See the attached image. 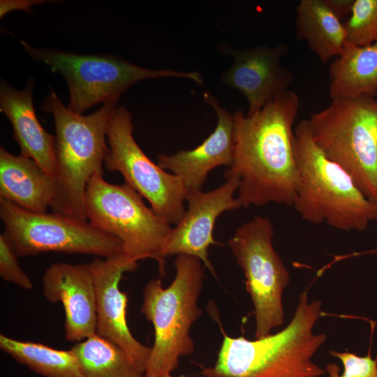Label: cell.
Wrapping results in <instances>:
<instances>
[{
	"label": "cell",
	"mask_w": 377,
	"mask_h": 377,
	"mask_svg": "<svg viewBox=\"0 0 377 377\" xmlns=\"http://www.w3.org/2000/svg\"><path fill=\"white\" fill-rule=\"evenodd\" d=\"M299 106L297 94L288 89L253 115L233 113L234 156L225 177L237 179L242 207L293 206L298 182L293 124Z\"/></svg>",
	"instance_id": "obj_1"
},
{
	"label": "cell",
	"mask_w": 377,
	"mask_h": 377,
	"mask_svg": "<svg viewBox=\"0 0 377 377\" xmlns=\"http://www.w3.org/2000/svg\"><path fill=\"white\" fill-rule=\"evenodd\" d=\"M117 101H108L95 112L82 115L64 106L50 89L42 110L52 114L55 124L56 191L50 207L53 213L87 221L85 191L96 174H103L108 150L106 131Z\"/></svg>",
	"instance_id": "obj_2"
},
{
	"label": "cell",
	"mask_w": 377,
	"mask_h": 377,
	"mask_svg": "<svg viewBox=\"0 0 377 377\" xmlns=\"http://www.w3.org/2000/svg\"><path fill=\"white\" fill-rule=\"evenodd\" d=\"M298 182L293 207L311 223L343 231H364L377 220V203L367 198L351 177L329 160L312 139L307 120L294 129Z\"/></svg>",
	"instance_id": "obj_3"
},
{
	"label": "cell",
	"mask_w": 377,
	"mask_h": 377,
	"mask_svg": "<svg viewBox=\"0 0 377 377\" xmlns=\"http://www.w3.org/2000/svg\"><path fill=\"white\" fill-rule=\"evenodd\" d=\"M174 265L175 276L167 288L158 279L149 281L143 290L140 311L154 331L144 377L171 374L178 368L179 358L194 350L190 330L202 314L197 302L203 269L198 258L184 254L177 256Z\"/></svg>",
	"instance_id": "obj_4"
},
{
	"label": "cell",
	"mask_w": 377,
	"mask_h": 377,
	"mask_svg": "<svg viewBox=\"0 0 377 377\" xmlns=\"http://www.w3.org/2000/svg\"><path fill=\"white\" fill-rule=\"evenodd\" d=\"M307 122L325 156L377 203V99L367 95L336 97L327 108L311 114Z\"/></svg>",
	"instance_id": "obj_5"
},
{
	"label": "cell",
	"mask_w": 377,
	"mask_h": 377,
	"mask_svg": "<svg viewBox=\"0 0 377 377\" xmlns=\"http://www.w3.org/2000/svg\"><path fill=\"white\" fill-rule=\"evenodd\" d=\"M87 221L94 228L119 239L124 254L138 262L155 260L161 276L165 274L162 249L172 229L142 197L126 184H112L101 174L89 182L84 197Z\"/></svg>",
	"instance_id": "obj_6"
},
{
	"label": "cell",
	"mask_w": 377,
	"mask_h": 377,
	"mask_svg": "<svg viewBox=\"0 0 377 377\" xmlns=\"http://www.w3.org/2000/svg\"><path fill=\"white\" fill-rule=\"evenodd\" d=\"M25 52L48 66L65 79L70 96L68 108L81 114L92 105L119 100L120 95L138 82L150 78L181 77L203 83L196 71L151 70L110 55H83L59 50L36 48L21 40Z\"/></svg>",
	"instance_id": "obj_7"
},
{
	"label": "cell",
	"mask_w": 377,
	"mask_h": 377,
	"mask_svg": "<svg viewBox=\"0 0 377 377\" xmlns=\"http://www.w3.org/2000/svg\"><path fill=\"white\" fill-rule=\"evenodd\" d=\"M270 220L255 215L238 227L228 245L243 270L245 286L254 308L255 339L266 337L285 320L282 303L289 272L275 251Z\"/></svg>",
	"instance_id": "obj_8"
},
{
	"label": "cell",
	"mask_w": 377,
	"mask_h": 377,
	"mask_svg": "<svg viewBox=\"0 0 377 377\" xmlns=\"http://www.w3.org/2000/svg\"><path fill=\"white\" fill-rule=\"evenodd\" d=\"M2 233L18 257L46 252L110 258L124 253L121 242L91 226L55 213H35L0 199Z\"/></svg>",
	"instance_id": "obj_9"
},
{
	"label": "cell",
	"mask_w": 377,
	"mask_h": 377,
	"mask_svg": "<svg viewBox=\"0 0 377 377\" xmlns=\"http://www.w3.org/2000/svg\"><path fill=\"white\" fill-rule=\"evenodd\" d=\"M133 131L131 113L124 106L114 108L106 131L108 150L103 165L109 171L119 172L125 184L147 199L156 214L170 225H177L186 212L184 184L146 156Z\"/></svg>",
	"instance_id": "obj_10"
},
{
	"label": "cell",
	"mask_w": 377,
	"mask_h": 377,
	"mask_svg": "<svg viewBox=\"0 0 377 377\" xmlns=\"http://www.w3.org/2000/svg\"><path fill=\"white\" fill-rule=\"evenodd\" d=\"M87 265L96 291V334L119 346L145 374L151 348L131 334L126 318L127 295L119 288L123 274L136 269L138 263L122 253L98 257Z\"/></svg>",
	"instance_id": "obj_11"
},
{
	"label": "cell",
	"mask_w": 377,
	"mask_h": 377,
	"mask_svg": "<svg viewBox=\"0 0 377 377\" xmlns=\"http://www.w3.org/2000/svg\"><path fill=\"white\" fill-rule=\"evenodd\" d=\"M237 188V179L229 177L212 191L186 193L188 209L182 220L172 228L162 249V258L165 260L168 256L180 254L195 257L215 276L208 249L219 244L213 237L217 218L224 212L242 207L237 197H234Z\"/></svg>",
	"instance_id": "obj_12"
},
{
	"label": "cell",
	"mask_w": 377,
	"mask_h": 377,
	"mask_svg": "<svg viewBox=\"0 0 377 377\" xmlns=\"http://www.w3.org/2000/svg\"><path fill=\"white\" fill-rule=\"evenodd\" d=\"M220 52L231 55L232 65L221 75L222 82L236 89L247 99L251 116L268 102L288 90L294 75L282 64L283 57L289 52L284 44L257 46L235 50L221 45Z\"/></svg>",
	"instance_id": "obj_13"
},
{
	"label": "cell",
	"mask_w": 377,
	"mask_h": 377,
	"mask_svg": "<svg viewBox=\"0 0 377 377\" xmlns=\"http://www.w3.org/2000/svg\"><path fill=\"white\" fill-rule=\"evenodd\" d=\"M322 302L309 300L304 290L293 316L287 325L288 334L276 352L256 369L242 377H321L325 368L313 358L327 340L314 327L323 316Z\"/></svg>",
	"instance_id": "obj_14"
},
{
	"label": "cell",
	"mask_w": 377,
	"mask_h": 377,
	"mask_svg": "<svg viewBox=\"0 0 377 377\" xmlns=\"http://www.w3.org/2000/svg\"><path fill=\"white\" fill-rule=\"evenodd\" d=\"M42 291L48 302L61 303L67 341L78 343L96 333V291L87 264H52L43 276Z\"/></svg>",
	"instance_id": "obj_15"
},
{
	"label": "cell",
	"mask_w": 377,
	"mask_h": 377,
	"mask_svg": "<svg viewBox=\"0 0 377 377\" xmlns=\"http://www.w3.org/2000/svg\"><path fill=\"white\" fill-rule=\"evenodd\" d=\"M203 99L217 115L214 131L193 149L180 150L171 155L161 154L157 157V164L162 169L182 179L186 193L202 190L212 170L222 165L230 167L233 161V114L221 107L209 93H204Z\"/></svg>",
	"instance_id": "obj_16"
},
{
	"label": "cell",
	"mask_w": 377,
	"mask_h": 377,
	"mask_svg": "<svg viewBox=\"0 0 377 377\" xmlns=\"http://www.w3.org/2000/svg\"><path fill=\"white\" fill-rule=\"evenodd\" d=\"M33 81L24 89L17 90L6 81L0 84V111L10 121L13 137L20 154L34 160L54 178L55 169V136L40 124L35 112Z\"/></svg>",
	"instance_id": "obj_17"
},
{
	"label": "cell",
	"mask_w": 377,
	"mask_h": 377,
	"mask_svg": "<svg viewBox=\"0 0 377 377\" xmlns=\"http://www.w3.org/2000/svg\"><path fill=\"white\" fill-rule=\"evenodd\" d=\"M54 178L34 160L0 148V199L27 211L46 213L55 195Z\"/></svg>",
	"instance_id": "obj_18"
},
{
	"label": "cell",
	"mask_w": 377,
	"mask_h": 377,
	"mask_svg": "<svg viewBox=\"0 0 377 377\" xmlns=\"http://www.w3.org/2000/svg\"><path fill=\"white\" fill-rule=\"evenodd\" d=\"M295 34L323 64L338 57L346 41L343 22L326 0H300L295 8Z\"/></svg>",
	"instance_id": "obj_19"
},
{
	"label": "cell",
	"mask_w": 377,
	"mask_h": 377,
	"mask_svg": "<svg viewBox=\"0 0 377 377\" xmlns=\"http://www.w3.org/2000/svg\"><path fill=\"white\" fill-rule=\"evenodd\" d=\"M329 96H377V42L358 46L346 41L329 68Z\"/></svg>",
	"instance_id": "obj_20"
},
{
	"label": "cell",
	"mask_w": 377,
	"mask_h": 377,
	"mask_svg": "<svg viewBox=\"0 0 377 377\" xmlns=\"http://www.w3.org/2000/svg\"><path fill=\"white\" fill-rule=\"evenodd\" d=\"M223 334L215 365L202 368L205 377H242L251 373L276 352L288 336V327L254 340Z\"/></svg>",
	"instance_id": "obj_21"
},
{
	"label": "cell",
	"mask_w": 377,
	"mask_h": 377,
	"mask_svg": "<svg viewBox=\"0 0 377 377\" xmlns=\"http://www.w3.org/2000/svg\"><path fill=\"white\" fill-rule=\"evenodd\" d=\"M0 348L14 360L45 377H85L71 350H64L0 334Z\"/></svg>",
	"instance_id": "obj_22"
},
{
	"label": "cell",
	"mask_w": 377,
	"mask_h": 377,
	"mask_svg": "<svg viewBox=\"0 0 377 377\" xmlns=\"http://www.w3.org/2000/svg\"><path fill=\"white\" fill-rule=\"evenodd\" d=\"M85 377H144L131 358L117 344L98 334L71 348Z\"/></svg>",
	"instance_id": "obj_23"
},
{
	"label": "cell",
	"mask_w": 377,
	"mask_h": 377,
	"mask_svg": "<svg viewBox=\"0 0 377 377\" xmlns=\"http://www.w3.org/2000/svg\"><path fill=\"white\" fill-rule=\"evenodd\" d=\"M343 24L347 41L358 46L377 42V0H354Z\"/></svg>",
	"instance_id": "obj_24"
},
{
	"label": "cell",
	"mask_w": 377,
	"mask_h": 377,
	"mask_svg": "<svg viewBox=\"0 0 377 377\" xmlns=\"http://www.w3.org/2000/svg\"><path fill=\"white\" fill-rule=\"evenodd\" d=\"M329 353L339 360L343 371L337 363H327L325 369L328 377H377V357L373 358L370 353L365 356L348 351L331 350Z\"/></svg>",
	"instance_id": "obj_25"
},
{
	"label": "cell",
	"mask_w": 377,
	"mask_h": 377,
	"mask_svg": "<svg viewBox=\"0 0 377 377\" xmlns=\"http://www.w3.org/2000/svg\"><path fill=\"white\" fill-rule=\"evenodd\" d=\"M15 253L8 241L3 234L0 235V276L20 288L29 290L34 284L30 277L21 268Z\"/></svg>",
	"instance_id": "obj_26"
},
{
	"label": "cell",
	"mask_w": 377,
	"mask_h": 377,
	"mask_svg": "<svg viewBox=\"0 0 377 377\" xmlns=\"http://www.w3.org/2000/svg\"><path fill=\"white\" fill-rule=\"evenodd\" d=\"M327 4L342 21L346 16L350 15L354 0H326Z\"/></svg>",
	"instance_id": "obj_27"
},
{
	"label": "cell",
	"mask_w": 377,
	"mask_h": 377,
	"mask_svg": "<svg viewBox=\"0 0 377 377\" xmlns=\"http://www.w3.org/2000/svg\"><path fill=\"white\" fill-rule=\"evenodd\" d=\"M41 1H1V17L13 10H24L31 12L29 10L32 5L39 3Z\"/></svg>",
	"instance_id": "obj_28"
},
{
	"label": "cell",
	"mask_w": 377,
	"mask_h": 377,
	"mask_svg": "<svg viewBox=\"0 0 377 377\" xmlns=\"http://www.w3.org/2000/svg\"><path fill=\"white\" fill-rule=\"evenodd\" d=\"M160 377H172V376H171V374H168V375H164Z\"/></svg>",
	"instance_id": "obj_29"
},
{
	"label": "cell",
	"mask_w": 377,
	"mask_h": 377,
	"mask_svg": "<svg viewBox=\"0 0 377 377\" xmlns=\"http://www.w3.org/2000/svg\"><path fill=\"white\" fill-rule=\"evenodd\" d=\"M376 251V253H377V247H376V251Z\"/></svg>",
	"instance_id": "obj_30"
}]
</instances>
